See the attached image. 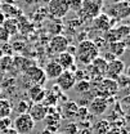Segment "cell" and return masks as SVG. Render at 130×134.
Segmentation results:
<instances>
[{
	"instance_id": "cell-1",
	"label": "cell",
	"mask_w": 130,
	"mask_h": 134,
	"mask_svg": "<svg viewBox=\"0 0 130 134\" xmlns=\"http://www.w3.org/2000/svg\"><path fill=\"white\" fill-rule=\"evenodd\" d=\"M99 53H100V50L93 43V40L85 39V40H81L80 44L76 47L75 54H76L79 62H81L84 65H90L97 57H99Z\"/></svg>"
},
{
	"instance_id": "cell-2",
	"label": "cell",
	"mask_w": 130,
	"mask_h": 134,
	"mask_svg": "<svg viewBox=\"0 0 130 134\" xmlns=\"http://www.w3.org/2000/svg\"><path fill=\"white\" fill-rule=\"evenodd\" d=\"M103 5H104V1L103 0H82L81 10L79 12V14L82 18L93 19L99 13H102Z\"/></svg>"
},
{
	"instance_id": "cell-3",
	"label": "cell",
	"mask_w": 130,
	"mask_h": 134,
	"mask_svg": "<svg viewBox=\"0 0 130 134\" xmlns=\"http://www.w3.org/2000/svg\"><path fill=\"white\" fill-rule=\"evenodd\" d=\"M35 121L29 114H22L18 115L12 122V128L16 130L18 134H30L35 129Z\"/></svg>"
},
{
	"instance_id": "cell-4",
	"label": "cell",
	"mask_w": 130,
	"mask_h": 134,
	"mask_svg": "<svg viewBox=\"0 0 130 134\" xmlns=\"http://www.w3.org/2000/svg\"><path fill=\"white\" fill-rule=\"evenodd\" d=\"M68 0H48V13L54 18H63L68 14Z\"/></svg>"
},
{
	"instance_id": "cell-5",
	"label": "cell",
	"mask_w": 130,
	"mask_h": 134,
	"mask_svg": "<svg viewBox=\"0 0 130 134\" xmlns=\"http://www.w3.org/2000/svg\"><path fill=\"white\" fill-rule=\"evenodd\" d=\"M117 92H118L117 83L112 79L103 77L100 81H98V94L95 97H103L108 99V97L115 96Z\"/></svg>"
},
{
	"instance_id": "cell-6",
	"label": "cell",
	"mask_w": 130,
	"mask_h": 134,
	"mask_svg": "<svg viewBox=\"0 0 130 134\" xmlns=\"http://www.w3.org/2000/svg\"><path fill=\"white\" fill-rule=\"evenodd\" d=\"M108 16L112 19L117 21V19H125L128 18L130 14V5L129 1H122V3H116L112 4L108 8Z\"/></svg>"
},
{
	"instance_id": "cell-7",
	"label": "cell",
	"mask_w": 130,
	"mask_h": 134,
	"mask_svg": "<svg viewBox=\"0 0 130 134\" xmlns=\"http://www.w3.org/2000/svg\"><path fill=\"white\" fill-rule=\"evenodd\" d=\"M23 74H25V77L32 85H40V86H43L44 83L48 80L47 76H45V74H44V70L37 66L29 67L26 71H23Z\"/></svg>"
},
{
	"instance_id": "cell-8",
	"label": "cell",
	"mask_w": 130,
	"mask_h": 134,
	"mask_svg": "<svg viewBox=\"0 0 130 134\" xmlns=\"http://www.w3.org/2000/svg\"><path fill=\"white\" fill-rule=\"evenodd\" d=\"M88 112H90L94 116H100L103 115L107 108H108V99L103 98V97H94L93 99L89 102V104L86 106Z\"/></svg>"
},
{
	"instance_id": "cell-9",
	"label": "cell",
	"mask_w": 130,
	"mask_h": 134,
	"mask_svg": "<svg viewBox=\"0 0 130 134\" xmlns=\"http://www.w3.org/2000/svg\"><path fill=\"white\" fill-rule=\"evenodd\" d=\"M55 80H57L58 88H59L62 92L71 90V89L75 86V84H76V79H75L74 72H71V71H68V70H63L62 74H61Z\"/></svg>"
},
{
	"instance_id": "cell-10",
	"label": "cell",
	"mask_w": 130,
	"mask_h": 134,
	"mask_svg": "<svg viewBox=\"0 0 130 134\" xmlns=\"http://www.w3.org/2000/svg\"><path fill=\"white\" fill-rule=\"evenodd\" d=\"M114 23L115 19H112L107 13H99L97 17L93 18V27L100 32H106L110 29H112Z\"/></svg>"
},
{
	"instance_id": "cell-11",
	"label": "cell",
	"mask_w": 130,
	"mask_h": 134,
	"mask_svg": "<svg viewBox=\"0 0 130 134\" xmlns=\"http://www.w3.org/2000/svg\"><path fill=\"white\" fill-rule=\"evenodd\" d=\"M68 45H70V41L63 35H55L49 41V49L55 54H61V53L66 52Z\"/></svg>"
},
{
	"instance_id": "cell-12",
	"label": "cell",
	"mask_w": 130,
	"mask_h": 134,
	"mask_svg": "<svg viewBox=\"0 0 130 134\" xmlns=\"http://www.w3.org/2000/svg\"><path fill=\"white\" fill-rule=\"evenodd\" d=\"M124 70H125V63H124L121 59L116 58L114 61L108 62L107 71H106V77L112 79V80L116 81V79H117L121 74H124Z\"/></svg>"
},
{
	"instance_id": "cell-13",
	"label": "cell",
	"mask_w": 130,
	"mask_h": 134,
	"mask_svg": "<svg viewBox=\"0 0 130 134\" xmlns=\"http://www.w3.org/2000/svg\"><path fill=\"white\" fill-rule=\"evenodd\" d=\"M29 115L31 116V119L35 122L43 121L48 115V107L44 106L43 103H33L29 110Z\"/></svg>"
},
{
	"instance_id": "cell-14",
	"label": "cell",
	"mask_w": 130,
	"mask_h": 134,
	"mask_svg": "<svg viewBox=\"0 0 130 134\" xmlns=\"http://www.w3.org/2000/svg\"><path fill=\"white\" fill-rule=\"evenodd\" d=\"M45 89L40 85H31L29 89V100L33 103H43L45 98Z\"/></svg>"
},
{
	"instance_id": "cell-15",
	"label": "cell",
	"mask_w": 130,
	"mask_h": 134,
	"mask_svg": "<svg viewBox=\"0 0 130 134\" xmlns=\"http://www.w3.org/2000/svg\"><path fill=\"white\" fill-rule=\"evenodd\" d=\"M62 71H63L62 67L58 65L57 61H50V62H48L45 68H44V74H45L47 79H49V80H55L62 74Z\"/></svg>"
},
{
	"instance_id": "cell-16",
	"label": "cell",
	"mask_w": 130,
	"mask_h": 134,
	"mask_svg": "<svg viewBox=\"0 0 130 134\" xmlns=\"http://www.w3.org/2000/svg\"><path fill=\"white\" fill-rule=\"evenodd\" d=\"M77 110H79V106L77 103L72 102V100H67L63 107H62V116L65 119H74V117L77 116Z\"/></svg>"
},
{
	"instance_id": "cell-17",
	"label": "cell",
	"mask_w": 130,
	"mask_h": 134,
	"mask_svg": "<svg viewBox=\"0 0 130 134\" xmlns=\"http://www.w3.org/2000/svg\"><path fill=\"white\" fill-rule=\"evenodd\" d=\"M57 62L58 65L62 67V70H70L71 67L75 65V55L63 52L61 54H58V58H57Z\"/></svg>"
},
{
	"instance_id": "cell-18",
	"label": "cell",
	"mask_w": 130,
	"mask_h": 134,
	"mask_svg": "<svg viewBox=\"0 0 130 134\" xmlns=\"http://www.w3.org/2000/svg\"><path fill=\"white\" fill-rule=\"evenodd\" d=\"M128 43H126V40H124V41H115V43H110V53H112L115 57L117 58V57H120V55H122L126 49H128Z\"/></svg>"
},
{
	"instance_id": "cell-19",
	"label": "cell",
	"mask_w": 130,
	"mask_h": 134,
	"mask_svg": "<svg viewBox=\"0 0 130 134\" xmlns=\"http://www.w3.org/2000/svg\"><path fill=\"white\" fill-rule=\"evenodd\" d=\"M12 66H14L18 71H22V72H23V71H26L29 67L35 66V63H33L32 61L25 58V57H16V58L13 59V65H12Z\"/></svg>"
},
{
	"instance_id": "cell-20",
	"label": "cell",
	"mask_w": 130,
	"mask_h": 134,
	"mask_svg": "<svg viewBox=\"0 0 130 134\" xmlns=\"http://www.w3.org/2000/svg\"><path fill=\"white\" fill-rule=\"evenodd\" d=\"M13 111V104L9 99L0 98V119L1 117H9Z\"/></svg>"
},
{
	"instance_id": "cell-21",
	"label": "cell",
	"mask_w": 130,
	"mask_h": 134,
	"mask_svg": "<svg viewBox=\"0 0 130 134\" xmlns=\"http://www.w3.org/2000/svg\"><path fill=\"white\" fill-rule=\"evenodd\" d=\"M115 30V34H116V39L117 41H124V40H128L130 34V27L128 25H120L117 26Z\"/></svg>"
},
{
	"instance_id": "cell-22",
	"label": "cell",
	"mask_w": 130,
	"mask_h": 134,
	"mask_svg": "<svg viewBox=\"0 0 130 134\" xmlns=\"http://www.w3.org/2000/svg\"><path fill=\"white\" fill-rule=\"evenodd\" d=\"M74 88L76 89V92H77L79 94H86V93L90 92L92 84H90L89 80H86V79H85V80H79V81H76Z\"/></svg>"
},
{
	"instance_id": "cell-23",
	"label": "cell",
	"mask_w": 130,
	"mask_h": 134,
	"mask_svg": "<svg viewBox=\"0 0 130 134\" xmlns=\"http://www.w3.org/2000/svg\"><path fill=\"white\" fill-rule=\"evenodd\" d=\"M30 107H31V102H30V100L21 99L17 102L16 107H13V110H16L19 115H22V114H29Z\"/></svg>"
},
{
	"instance_id": "cell-24",
	"label": "cell",
	"mask_w": 130,
	"mask_h": 134,
	"mask_svg": "<svg viewBox=\"0 0 130 134\" xmlns=\"http://www.w3.org/2000/svg\"><path fill=\"white\" fill-rule=\"evenodd\" d=\"M8 32L9 35H13V34L17 32V30H18V26H17V21L16 19H7L5 22H4V25H1Z\"/></svg>"
},
{
	"instance_id": "cell-25",
	"label": "cell",
	"mask_w": 130,
	"mask_h": 134,
	"mask_svg": "<svg viewBox=\"0 0 130 134\" xmlns=\"http://www.w3.org/2000/svg\"><path fill=\"white\" fill-rule=\"evenodd\" d=\"M12 65H13V58L10 55H3L0 58V70L8 71L9 68H12Z\"/></svg>"
},
{
	"instance_id": "cell-26",
	"label": "cell",
	"mask_w": 130,
	"mask_h": 134,
	"mask_svg": "<svg viewBox=\"0 0 130 134\" xmlns=\"http://www.w3.org/2000/svg\"><path fill=\"white\" fill-rule=\"evenodd\" d=\"M94 130H95V133H98V134H106L110 130V124H108V121H106V120L98 121L97 124H95V126H94Z\"/></svg>"
},
{
	"instance_id": "cell-27",
	"label": "cell",
	"mask_w": 130,
	"mask_h": 134,
	"mask_svg": "<svg viewBox=\"0 0 130 134\" xmlns=\"http://www.w3.org/2000/svg\"><path fill=\"white\" fill-rule=\"evenodd\" d=\"M116 83H117L118 89H121V88H126V86L129 85V76H128L126 74H121V75L116 79Z\"/></svg>"
},
{
	"instance_id": "cell-28",
	"label": "cell",
	"mask_w": 130,
	"mask_h": 134,
	"mask_svg": "<svg viewBox=\"0 0 130 134\" xmlns=\"http://www.w3.org/2000/svg\"><path fill=\"white\" fill-rule=\"evenodd\" d=\"M81 5H82V0H68V8L72 12L79 13L81 10Z\"/></svg>"
},
{
	"instance_id": "cell-29",
	"label": "cell",
	"mask_w": 130,
	"mask_h": 134,
	"mask_svg": "<svg viewBox=\"0 0 130 134\" xmlns=\"http://www.w3.org/2000/svg\"><path fill=\"white\" fill-rule=\"evenodd\" d=\"M62 132H63V134H77L79 128H77V125H76L75 122H68L65 128H63Z\"/></svg>"
},
{
	"instance_id": "cell-30",
	"label": "cell",
	"mask_w": 130,
	"mask_h": 134,
	"mask_svg": "<svg viewBox=\"0 0 130 134\" xmlns=\"http://www.w3.org/2000/svg\"><path fill=\"white\" fill-rule=\"evenodd\" d=\"M12 122L13 121L10 120V117H1L0 119V132H3L8 128H12Z\"/></svg>"
},
{
	"instance_id": "cell-31",
	"label": "cell",
	"mask_w": 130,
	"mask_h": 134,
	"mask_svg": "<svg viewBox=\"0 0 130 134\" xmlns=\"http://www.w3.org/2000/svg\"><path fill=\"white\" fill-rule=\"evenodd\" d=\"M9 37H10L9 32L3 26H0V43H8L9 41Z\"/></svg>"
},
{
	"instance_id": "cell-32",
	"label": "cell",
	"mask_w": 130,
	"mask_h": 134,
	"mask_svg": "<svg viewBox=\"0 0 130 134\" xmlns=\"http://www.w3.org/2000/svg\"><path fill=\"white\" fill-rule=\"evenodd\" d=\"M3 53H4V55H10L12 54V52H13V47L12 45H9L8 43H4V45H3Z\"/></svg>"
},
{
	"instance_id": "cell-33",
	"label": "cell",
	"mask_w": 130,
	"mask_h": 134,
	"mask_svg": "<svg viewBox=\"0 0 130 134\" xmlns=\"http://www.w3.org/2000/svg\"><path fill=\"white\" fill-rule=\"evenodd\" d=\"M0 134H18V133H17L13 128H8V129H5V130L0 132Z\"/></svg>"
},
{
	"instance_id": "cell-34",
	"label": "cell",
	"mask_w": 130,
	"mask_h": 134,
	"mask_svg": "<svg viewBox=\"0 0 130 134\" xmlns=\"http://www.w3.org/2000/svg\"><path fill=\"white\" fill-rule=\"evenodd\" d=\"M122 1H129V0H111L112 4H116V3H122Z\"/></svg>"
},
{
	"instance_id": "cell-35",
	"label": "cell",
	"mask_w": 130,
	"mask_h": 134,
	"mask_svg": "<svg viewBox=\"0 0 130 134\" xmlns=\"http://www.w3.org/2000/svg\"><path fill=\"white\" fill-rule=\"evenodd\" d=\"M40 134H53V133H52V132H49L48 129H45V130H43Z\"/></svg>"
}]
</instances>
